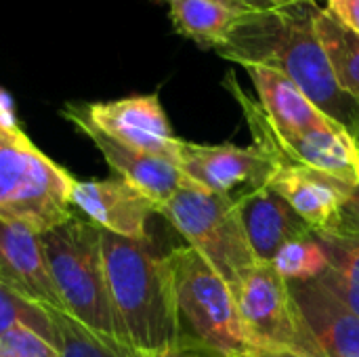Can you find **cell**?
I'll list each match as a JSON object with an SVG mask.
<instances>
[{
	"label": "cell",
	"mask_w": 359,
	"mask_h": 357,
	"mask_svg": "<svg viewBox=\"0 0 359 357\" xmlns=\"http://www.w3.org/2000/svg\"><path fill=\"white\" fill-rule=\"evenodd\" d=\"M316 2L248 15L217 53L233 63L267 65L290 78L311 103L359 139V101L347 95L313 25Z\"/></svg>",
	"instance_id": "1"
},
{
	"label": "cell",
	"mask_w": 359,
	"mask_h": 357,
	"mask_svg": "<svg viewBox=\"0 0 359 357\" xmlns=\"http://www.w3.org/2000/svg\"><path fill=\"white\" fill-rule=\"evenodd\" d=\"M105 280L122 335L133 357H156L183 341L168 255L151 240H130L103 231Z\"/></svg>",
	"instance_id": "2"
},
{
	"label": "cell",
	"mask_w": 359,
	"mask_h": 357,
	"mask_svg": "<svg viewBox=\"0 0 359 357\" xmlns=\"http://www.w3.org/2000/svg\"><path fill=\"white\" fill-rule=\"evenodd\" d=\"M101 236L99 227L74 215L40 234V242L63 314L111 349L126 351L107 290Z\"/></svg>",
	"instance_id": "3"
},
{
	"label": "cell",
	"mask_w": 359,
	"mask_h": 357,
	"mask_svg": "<svg viewBox=\"0 0 359 357\" xmlns=\"http://www.w3.org/2000/svg\"><path fill=\"white\" fill-rule=\"evenodd\" d=\"M183 341L215 357H248L255 345L227 282L191 248L168 255Z\"/></svg>",
	"instance_id": "4"
},
{
	"label": "cell",
	"mask_w": 359,
	"mask_h": 357,
	"mask_svg": "<svg viewBox=\"0 0 359 357\" xmlns=\"http://www.w3.org/2000/svg\"><path fill=\"white\" fill-rule=\"evenodd\" d=\"M74 177L19 130H0V219L44 234L74 217Z\"/></svg>",
	"instance_id": "5"
},
{
	"label": "cell",
	"mask_w": 359,
	"mask_h": 357,
	"mask_svg": "<svg viewBox=\"0 0 359 357\" xmlns=\"http://www.w3.org/2000/svg\"><path fill=\"white\" fill-rule=\"evenodd\" d=\"M160 215L233 290L259 263L246 240L238 204L231 196L210 194L196 183L181 187Z\"/></svg>",
	"instance_id": "6"
},
{
	"label": "cell",
	"mask_w": 359,
	"mask_h": 357,
	"mask_svg": "<svg viewBox=\"0 0 359 357\" xmlns=\"http://www.w3.org/2000/svg\"><path fill=\"white\" fill-rule=\"evenodd\" d=\"M223 86L238 101L244 120L252 135V145L265 151L273 164L294 162L311 170L324 173L347 187L359 185V139L343 124L332 122L328 126L303 130V133H278L261 109L259 101L246 95L236 76L229 74Z\"/></svg>",
	"instance_id": "7"
},
{
	"label": "cell",
	"mask_w": 359,
	"mask_h": 357,
	"mask_svg": "<svg viewBox=\"0 0 359 357\" xmlns=\"http://www.w3.org/2000/svg\"><path fill=\"white\" fill-rule=\"evenodd\" d=\"M231 292L255 347L320 356L301 320L288 280L271 263H257Z\"/></svg>",
	"instance_id": "8"
},
{
	"label": "cell",
	"mask_w": 359,
	"mask_h": 357,
	"mask_svg": "<svg viewBox=\"0 0 359 357\" xmlns=\"http://www.w3.org/2000/svg\"><path fill=\"white\" fill-rule=\"evenodd\" d=\"M61 116L69 122H84L130 149L179 164L181 139L175 137L158 93L116 101L65 103Z\"/></svg>",
	"instance_id": "9"
},
{
	"label": "cell",
	"mask_w": 359,
	"mask_h": 357,
	"mask_svg": "<svg viewBox=\"0 0 359 357\" xmlns=\"http://www.w3.org/2000/svg\"><path fill=\"white\" fill-rule=\"evenodd\" d=\"M179 168L198 187L229 196L240 185H250V189L267 185L276 164L257 145L238 147L233 143L200 145L181 141Z\"/></svg>",
	"instance_id": "10"
},
{
	"label": "cell",
	"mask_w": 359,
	"mask_h": 357,
	"mask_svg": "<svg viewBox=\"0 0 359 357\" xmlns=\"http://www.w3.org/2000/svg\"><path fill=\"white\" fill-rule=\"evenodd\" d=\"M69 204L101 231L130 240H147V221L158 204L122 177L74 181Z\"/></svg>",
	"instance_id": "11"
},
{
	"label": "cell",
	"mask_w": 359,
	"mask_h": 357,
	"mask_svg": "<svg viewBox=\"0 0 359 357\" xmlns=\"http://www.w3.org/2000/svg\"><path fill=\"white\" fill-rule=\"evenodd\" d=\"M267 185L292 206L316 236L339 231L343 206L353 191L345 183L294 162L278 164Z\"/></svg>",
	"instance_id": "12"
},
{
	"label": "cell",
	"mask_w": 359,
	"mask_h": 357,
	"mask_svg": "<svg viewBox=\"0 0 359 357\" xmlns=\"http://www.w3.org/2000/svg\"><path fill=\"white\" fill-rule=\"evenodd\" d=\"M0 280L29 301L63 314L61 299L48 274L40 234L23 223L0 219Z\"/></svg>",
	"instance_id": "13"
},
{
	"label": "cell",
	"mask_w": 359,
	"mask_h": 357,
	"mask_svg": "<svg viewBox=\"0 0 359 357\" xmlns=\"http://www.w3.org/2000/svg\"><path fill=\"white\" fill-rule=\"evenodd\" d=\"M246 240L259 263H273L278 252L292 240L311 236V227L269 185L250 189L236 200Z\"/></svg>",
	"instance_id": "14"
},
{
	"label": "cell",
	"mask_w": 359,
	"mask_h": 357,
	"mask_svg": "<svg viewBox=\"0 0 359 357\" xmlns=\"http://www.w3.org/2000/svg\"><path fill=\"white\" fill-rule=\"evenodd\" d=\"M309 339L322 357H359V318L316 280L288 282Z\"/></svg>",
	"instance_id": "15"
},
{
	"label": "cell",
	"mask_w": 359,
	"mask_h": 357,
	"mask_svg": "<svg viewBox=\"0 0 359 357\" xmlns=\"http://www.w3.org/2000/svg\"><path fill=\"white\" fill-rule=\"evenodd\" d=\"M72 124L95 143V147L101 151V156L118 177L128 181L133 187H137L158 204V213L181 187L189 183L177 162L130 149L84 122Z\"/></svg>",
	"instance_id": "16"
},
{
	"label": "cell",
	"mask_w": 359,
	"mask_h": 357,
	"mask_svg": "<svg viewBox=\"0 0 359 357\" xmlns=\"http://www.w3.org/2000/svg\"><path fill=\"white\" fill-rule=\"evenodd\" d=\"M257 93L259 105L278 133H303L328 126L337 120L326 116L282 72L267 65H244Z\"/></svg>",
	"instance_id": "17"
},
{
	"label": "cell",
	"mask_w": 359,
	"mask_h": 357,
	"mask_svg": "<svg viewBox=\"0 0 359 357\" xmlns=\"http://www.w3.org/2000/svg\"><path fill=\"white\" fill-rule=\"evenodd\" d=\"M172 29L202 48L219 50L233 29L252 13L261 11L242 0H162Z\"/></svg>",
	"instance_id": "18"
},
{
	"label": "cell",
	"mask_w": 359,
	"mask_h": 357,
	"mask_svg": "<svg viewBox=\"0 0 359 357\" xmlns=\"http://www.w3.org/2000/svg\"><path fill=\"white\" fill-rule=\"evenodd\" d=\"M326 250L328 267L316 280L359 318V236H316Z\"/></svg>",
	"instance_id": "19"
},
{
	"label": "cell",
	"mask_w": 359,
	"mask_h": 357,
	"mask_svg": "<svg viewBox=\"0 0 359 357\" xmlns=\"http://www.w3.org/2000/svg\"><path fill=\"white\" fill-rule=\"evenodd\" d=\"M313 25L337 82L347 95L359 101V36L341 25L326 8L318 6L313 11Z\"/></svg>",
	"instance_id": "20"
},
{
	"label": "cell",
	"mask_w": 359,
	"mask_h": 357,
	"mask_svg": "<svg viewBox=\"0 0 359 357\" xmlns=\"http://www.w3.org/2000/svg\"><path fill=\"white\" fill-rule=\"evenodd\" d=\"M19 326L34 330L55 347L59 345V332L53 309L29 301L27 297H23L0 280V337Z\"/></svg>",
	"instance_id": "21"
},
{
	"label": "cell",
	"mask_w": 359,
	"mask_h": 357,
	"mask_svg": "<svg viewBox=\"0 0 359 357\" xmlns=\"http://www.w3.org/2000/svg\"><path fill=\"white\" fill-rule=\"evenodd\" d=\"M271 265L288 282H309V280H318L326 271L328 257L316 234H311L288 242L278 252Z\"/></svg>",
	"instance_id": "22"
},
{
	"label": "cell",
	"mask_w": 359,
	"mask_h": 357,
	"mask_svg": "<svg viewBox=\"0 0 359 357\" xmlns=\"http://www.w3.org/2000/svg\"><path fill=\"white\" fill-rule=\"evenodd\" d=\"M53 316H55V324L59 332L57 349L61 357H133L126 351L111 349L109 345L93 337L86 328H82L69 316L55 311V309H53Z\"/></svg>",
	"instance_id": "23"
},
{
	"label": "cell",
	"mask_w": 359,
	"mask_h": 357,
	"mask_svg": "<svg viewBox=\"0 0 359 357\" xmlns=\"http://www.w3.org/2000/svg\"><path fill=\"white\" fill-rule=\"evenodd\" d=\"M0 357H61L59 349L29 328H13L0 337Z\"/></svg>",
	"instance_id": "24"
},
{
	"label": "cell",
	"mask_w": 359,
	"mask_h": 357,
	"mask_svg": "<svg viewBox=\"0 0 359 357\" xmlns=\"http://www.w3.org/2000/svg\"><path fill=\"white\" fill-rule=\"evenodd\" d=\"M326 11L359 36V0H326Z\"/></svg>",
	"instance_id": "25"
},
{
	"label": "cell",
	"mask_w": 359,
	"mask_h": 357,
	"mask_svg": "<svg viewBox=\"0 0 359 357\" xmlns=\"http://www.w3.org/2000/svg\"><path fill=\"white\" fill-rule=\"evenodd\" d=\"M341 236H359V185L349 194L343 213H341V223L339 231Z\"/></svg>",
	"instance_id": "26"
},
{
	"label": "cell",
	"mask_w": 359,
	"mask_h": 357,
	"mask_svg": "<svg viewBox=\"0 0 359 357\" xmlns=\"http://www.w3.org/2000/svg\"><path fill=\"white\" fill-rule=\"evenodd\" d=\"M156 357H215V356H210L208 351L200 349L198 345H194V343H189V341H181L179 345H175V347H170V349L162 351L160 356H156Z\"/></svg>",
	"instance_id": "27"
},
{
	"label": "cell",
	"mask_w": 359,
	"mask_h": 357,
	"mask_svg": "<svg viewBox=\"0 0 359 357\" xmlns=\"http://www.w3.org/2000/svg\"><path fill=\"white\" fill-rule=\"evenodd\" d=\"M255 8L269 11V8H282V6H292V4H303V2H316V0H242Z\"/></svg>",
	"instance_id": "28"
},
{
	"label": "cell",
	"mask_w": 359,
	"mask_h": 357,
	"mask_svg": "<svg viewBox=\"0 0 359 357\" xmlns=\"http://www.w3.org/2000/svg\"><path fill=\"white\" fill-rule=\"evenodd\" d=\"M248 357H322V356H309V353H299V351H288V349H261L255 347V351Z\"/></svg>",
	"instance_id": "29"
}]
</instances>
